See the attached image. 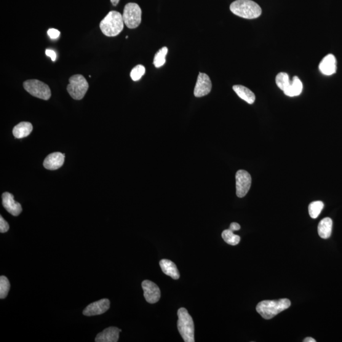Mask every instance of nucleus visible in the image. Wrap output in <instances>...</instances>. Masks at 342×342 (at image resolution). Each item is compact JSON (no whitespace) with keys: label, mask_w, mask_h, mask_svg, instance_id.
Masks as SVG:
<instances>
[{"label":"nucleus","mask_w":342,"mask_h":342,"mask_svg":"<svg viewBox=\"0 0 342 342\" xmlns=\"http://www.w3.org/2000/svg\"><path fill=\"white\" fill-rule=\"evenodd\" d=\"M291 302L288 298L276 301H263L258 304L256 311L265 319H271L280 312L289 308Z\"/></svg>","instance_id":"f257e3e1"},{"label":"nucleus","mask_w":342,"mask_h":342,"mask_svg":"<svg viewBox=\"0 0 342 342\" xmlns=\"http://www.w3.org/2000/svg\"><path fill=\"white\" fill-rule=\"evenodd\" d=\"M230 10L234 15L247 19L258 18L262 13L260 6L252 0H237L231 4Z\"/></svg>","instance_id":"f03ea898"},{"label":"nucleus","mask_w":342,"mask_h":342,"mask_svg":"<svg viewBox=\"0 0 342 342\" xmlns=\"http://www.w3.org/2000/svg\"><path fill=\"white\" fill-rule=\"evenodd\" d=\"M124 25L121 13L111 11L101 21L100 28L104 35L114 37L121 33L124 29Z\"/></svg>","instance_id":"7ed1b4c3"},{"label":"nucleus","mask_w":342,"mask_h":342,"mask_svg":"<svg viewBox=\"0 0 342 342\" xmlns=\"http://www.w3.org/2000/svg\"><path fill=\"white\" fill-rule=\"evenodd\" d=\"M178 328L179 332L185 342L195 341L194 320L185 308H180L178 311Z\"/></svg>","instance_id":"20e7f679"},{"label":"nucleus","mask_w":342,"mask_h":342,"mask_svg":"<svg viewBox=\"0 0 342 342\" xmlns=\"http://www.w3.org/2000/svg\"><path fill=\"white\" fill-rule=\"evenodd\" d=\"M69 81L67 90L71 97L76 100L83 98L89 88V84L84 77L81 74L74 75Z\"/></svg>","instance_id":"39448f33"},{"label":"nucleus","mask_w":342,"mask_h":342,"mask_svg":"<svg viewBox=\"0 0 342 342\" xmlns=\"http://www.w3.org/2000/svg\"><path fill=\"white\" fill-rule=\"evenodd\" d=\"M122 18L128 28H138L141 23V8L135 3H129L124 7Z\"/></svg>","instance_id":"423d86ee"},{"label":"nucleus","mask_w":342,"mask_h":342,"mask_svg":"<svg viewBox=\"0 0 342 342\" xmlns=\"http://www.w3.org/2000/svg\"><path fill=\"white\" fill-rule=\"evenodd\" d=\"M26 92L34 97L48 100L51 97V90L49 86L37 79H30L23 83Z\"/></svg>","instance_id":"0eeeda50"},{"label":"nucleus","mask_w":342,"mask_h":342,"mask_svg":"<svg viewBox=\"0 0 342 342\" xmlns=\"http://www.w3.org/2000/svg\"><path fill=\"white\" fill-rule=\"evenodd\" d=\"M252 184V178L247 171L239 170L236 174L237 196L244 197L247 194Z\"/></svg>","instance_id":"6e6552de"},{"label":"nucleus","mask_w":342,"mask_h":342,"mask_svg":"<svg viewBox=\"0 0 342 342\" xmlns=\"http://www.w3.org/2000/svg\"><path fill=\"white\" fill-rule=\"evenodd\" d=\"M110 301L108 298H103L89 304L84 309L82 313L84 316H93L105 313L110 308Z\"/></svg>","instance_id":"1a4fd4ad"},{"label":"nucleus","mask_w":342,"mask_h":342,"mask_svg":"<svg viewBox=\"0 0 342 342\" xmlns=\"http://www.w3.org/2000/svg\"><path fill=\"white\" fill-rule=\"evenodd\" d=\"M212 90V82L208 75L204 73H199L197 81L195 87L194 95L196 97H202L206 96Z\"/></svg>","instance_id":"9d476101"},{"label":"nucleus","mask_w":342,"mask_h":342,"mask_svg":"<svg viewBox=\"0 0 342 342\" xmlns=\"http://www.w3.org/2000/svg\"><path fill=\"white\" fill-rule=\"evenodd\" d=\"M141 286L147 303L155 304L159 301L161 294L158 286L156 283L149 280H145L142 282Z\"/></svg>","instance_id":"9b49d317"},{"label":"nucleus","mask_w":342,"mask_h":342,"mask_svg":"<svg viewBox=\"0 0 342 342\" xmlns=\"http://www.w3.org/2000/svg\"><path fill=\"white\" fill-rule=\"evenodd\" d=\"M13 195L5 192L2 195V204L8 212L13 216H18L22 212L23 208L19 203L15 202Z\"/></svg>","instance_id":"f8f14e48"},{"label":"nucleus","mask_w":342,"mask_h":342,"mask_svg":"<svg viewBox=\"0 0 342 342\" xmlns=\"http://www.w3.org/2000/svg\"><path fill=\"white\" fill-rule=\"evenodd\" d=\"M65 159V155L60 152H54L49 155L45 159L44 166L49 170H57L62 166Z\"/></svg>","instance_id":"ddd939ff"},{"label":"nucleus","mask_w":342,"mask_h":342,"mask_svg":"<svg viewBox=\"0 0 342 342\" xmlns=\"http://www.w3.org/2000/svg\"><path fill=\"white\" fill-rule=\"evenodd\" d=\"M121 330L116 327L106 328L99 333L95 338L96 342H117L119 338V333Z\"/></svg>","instance_id":"4468645a"},{"label":"nucleus","mask_w":342,"mask_h":342,"mask_svg":"<svg viewBox=\"0 0 342 342\" xmlns=\"http://www.w3.org/2000/svg\"><path fill=\"white\" fill-rule=\"evenodd\" d=\"M319 71L326 76H331L336 71V60L335 56L329 54L323 58L319 66Z\"/></svg>","instance_id":"2eb2a0df"},{"label":"nucleus","mask_w":342,"mask_h":342,"mask_svg":"<svg viewBox=\"0 0 342 342\" xmlns=\"http://www.w3.org/2000/svg\"><path fill=\"white\" fill-rule=\"evenodd\" d=\"M160 266L163 272L167 276L172 277L174 280L180 279V272L178 271L177 266L173 262L167 260V259H162L160 262Z\"/></svg>","instance_id":"dca6fc26"},{"label":"nucleus","mask_w":342,"mask_h":342,"mask_svg":"<svg viewBox=\"0 0 342 342\" xmlns=\"http://www.w3.org/2000/svg\"><path fill=\"white\" fill-rule=\"evenodd\" d=\"M303 84L298 77H293L292 81L286 89L283 91L285 94L288 97H293L300 95L303 92Z\"/></svg>","instance_id":"f3484780"},{"label":"nucleus","mask_w":342,"mask_h":342,"mask_svg":"<svg viewBox=\"0 0 342 342\" xmlns=\"http://www.w3.org/2000/svg\"><path fill=\"white\" fill-rule=\"evenodd\" d=\"M232 89L242 100L249 104H253L255 100V96L252 91L242 85H234Z\"/></svg>","instance_id":"a211bd4d"},{"label":"nucleus","mask_w":342,"mask_h":342,"mask_svg":"<svg viewBox=\"0 0 342 342\" xmlns=\"http://www.w3.org/2000/svg\"><path fill=\"white\" fill-rule=\"evenodd\" d=\"M333 221L330 218L323 219L318 224L317 231L323 239H329L332 232Z\"/></svg>","instance_id":"6ab92c4d"},{"label":"nucleus","mask_w":342,"mask_h":342,"mask_svg":"<svg viewBox=\"0 0 342 342\" xmlns=\"http://www.w3.org/2000/svg\"><path fill=\"white\" fill-rule=\"evenodd\" d=\"M33 129V125L30 122H22L13 127L12 133L15 138L21 139L30 135Z\"/></svg>","instance_id":"aec40b11"},{"label":"nucleus","mask_w":342,"mask_h":342,"mask_svg":"<svg viewBox=\"0 0 342 342\" xmlns=\"http://www.w3.org/2000/svg\"><path fill=\"white\" fill-rule=\"evenodd\" d=\"M222 237H223L224 242L231 245H237L240 242V237L239 235L234 234L233 231L230 229H226L222 232Z\"/></svg>","instance_id":"412c9836"},{"label":"nucleus","mask_w":342,"mask_h":342,"mask_svg":"<svg viewBox=\"0 0 342 342\" xmlns=\"http://www.w3.org/2000/svg\"><path fill=\"white\" fill-rule=\"evenodd\" d=\"M324 208V204L322 201L312 202L309 205V213L312 219H316Z\"/></svg>","instance_id":"4be33fe9"},{"label":"nucleus","mask_w":342,"mask_h":342,"mask_svg":"<svg viewBox=\"0 0 342 342\" xmlns=\"http://www.w3.org/2000/svg\"><path fill=\"white\" fill-rule=\"evenodd\" d=\"M167 52V48L163 47L162 49L159 50V52L156 53L154 59V64L156 66V68H161L162 66L164 65L165 61H166L165 57H166Z\"/></svg>","instance_id":"5701e85b"},{"label":"nucleus","mask_w":342,"mask_h":342,"mask_svg":"<svg viewBox=\"0 0 342 342\" xmlns=\"http://www.w3.org/2000/svg\"><path fill=\"white\" fill-rule=\"evenodd\" d=\"M276 83L280 90L284 91L291 83L289 76L285 73H280L276 77Z\"/></svg>","instance_id":"b1692460"},{"label":"nucleus","mask_w":342,"mask_h":342,"mask_svg":"<svg viewBox=\"0 0 342 342\" xmlns=\"http://www.w3.org/2000/svg\"><path fill=\"white\" fill-rule=\"evenodd\" d=\"M10 288L9 280L6 276H1L0 277V298L4 299L7 297Z\"/></svg>","instance_id":"393cba45"},{"label":"nucleus","mask_w":342,"mask_h":342,"mask_svg":"<svg viewBox=\"0 0 342 342\" xmlns=\"http://www.w3.org/2000/svg\"><path fill=\"white\" fill-rule=\"evenodd\" d=\"M145 68L143 66H136L135 68L132 69V72H131V77H132V79L134 81H139L143 75L145 74Z\"/></svg>","instance_id":"a878e982"},{"label":"nucleus","mask_w":342,"mask_h":342,"mask_svg":"<svg viewBox=\"0 0 342 342\" xmlns=\"http://www.w3.org/2000/svg\"><path fill=\"white\" fill-rule=\"evenodd\" d=\"M9 230V225L7 222L3 218L2 216H0V232L2 233H4Z\"/></svg>","instance_id":"bb28decb"},{"label":"nucleus","mask_w":342,"mask_h":342,"mask_svg":"<svg viewBox=\"0 0 342 342\" xmlns=\"http://www.w3.org/2000/svg\"><path fill=\"white\" fill-rule=\"evenodd\" d=\"M60 31L55 29H50L48 31V35L49 36L51 39H55L60 36Z\"/></svg>","instance_id":"cd10ccee"},{"label":"nucleus","mask_w":342,"mask_h":342,"mask_svg":"<svg viewBox=\"0 0 342 342\" xmlns=\"http://www.w3.org/2000/svg\"><path fill=\"white\" fill-rule=\"evenodd\" d=\"M46 55L48 56V57H50L51 58H52V60L53 61H55L56 58H57V55H56L55 51L52 50H46Z\"/></svg>","instance_id":"c85d7f7f"},{"label":"nucleus","mask_w":342,"mask_h":342,"mask_svg":"<svg viewBox=\"0 0 342 342\" xmlns=\"http://www.w3.org/2000/svg\"><path fill=\"white\" fill-rule=\"evenodd\" d=\"M241 228L240 227V225L239 224H238L237 223H232L230 224V226H229V229L231 230L232 231H238L239 230V229Z\"/></svg>","instance_id":"c756f323"},{"label":"nucleus","mask_w":342,"mask_h":342,"mask_svg":"<svg viewBox=\"0 0 342 342\" xmlns=\"http://www.w3.org/2000/svg\"><path fill=\"white\" fill-rule=\"evenodd\" d=\"M304 342H316V340L314 339L313 338L311 337H307L304 339Z\"/></svg>","instance_id":"7c9ffc66"},{"label":"nucleus","mask_w":342,"mask_h":342,"mask_svg":"<svg viewBox=\"0 0 342 342\" xmlns=\"http://www.w3.org/2000/svg\"><path fill=\"white\" fill-rule=\"evenodd\" d=\"M112 4L114 5V6H116L117 4H119V2L120 0H111Z\"/></svg>","instance_id":"2f4dec72"}]
</instances>
